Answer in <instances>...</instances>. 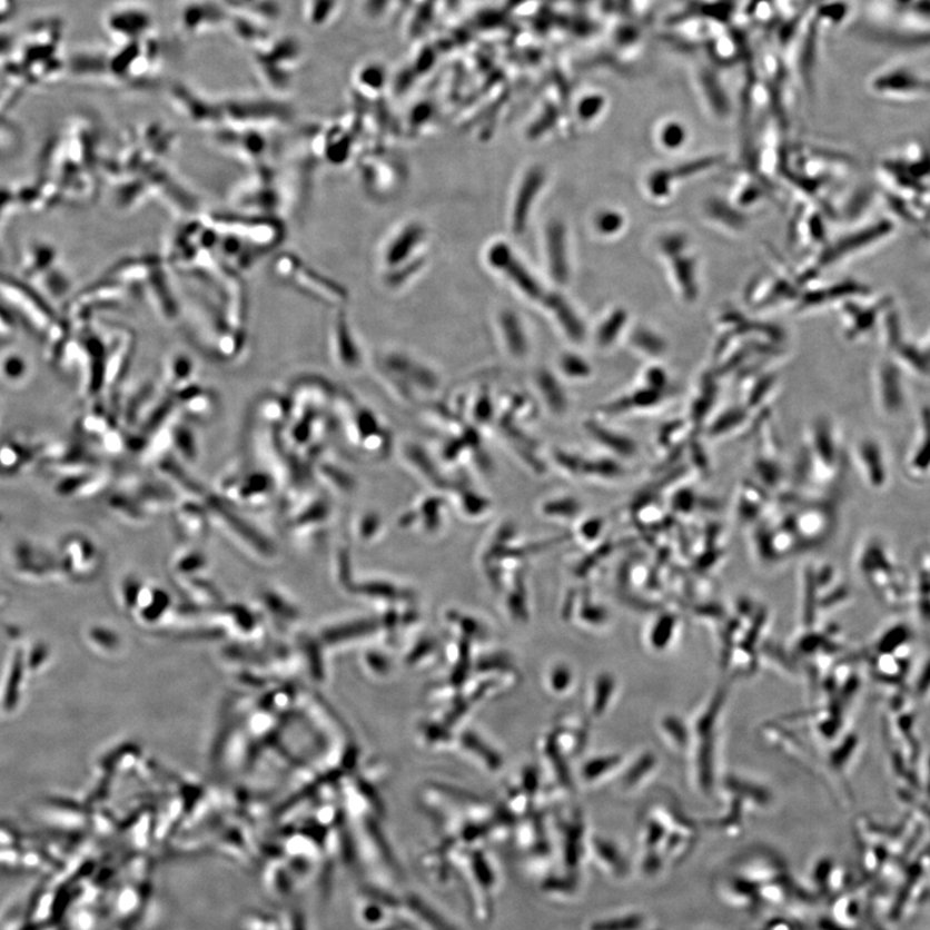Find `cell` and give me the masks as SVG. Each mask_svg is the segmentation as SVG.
Returning a JSON list of instances; mask_svg holds the SVG:
<instances>
[{
  "label": "cell",
  "instance_id": "obj_44",
  "mask_svg": "<svg viewBox=\"0 0 930 930\" xmlns=\"http://www.w3.org/2000/svg\"><path fill=\"white\" fill-rule=\"evenodd\" d=\"M221 2L228 7L229 11H246L260 0H221Z\"/></svg>",
  "mask_w": 930,
  "mask_h": 930
},
{
  "label": "cell",
  "instance_id": "obj_24",
  "mask_svg": "<svg viewBox=\"0 0 930 930\" xmlns=\"http://www.w3.org/2000/svg\"><path fill=\"white\" fill-rule=\"evenodd\" d=\"M162 376L167 392L174 395V393L198 382L197 364L187 353L175 352L166 358Z\"/></svg>",
  "mask_w": 930,
  "mask_h": 930
},
{
  "label": "cell",
  "instance_id": "obj_6",
  "mask_svg": "<svg viewBox=\"0 0 930 930\" xmlns=\"http://www.w3.org/2000/svg\"><path fill=\"white\" fill-rule=\"evenodd\" d=\"M103 33L113 46L142 42L156 34V18L150 8L133 0L110 6L103 12Z\"/></svg>",
  "mask_w": 930,
  "mask_h": 930
},
{
  "label": "cell",
  "instance_id": "obj_22",
  "mask_svg": "<svg viewBox=\"0 0 930 930\" xmlns=\"http://www.w3.org/2000/svg\"><path fill=\"white\" fill-rule=\"evenodd\" d=\"M135 336L126 328H118L113 340L107 347V384L117 386L122 380L131 365L135 349Z\"/></svg>",
  "mask_w": 930,
  "mask_h": 930
},
{
  "label": "cell",
  "instance_id": "obj_32",
  "mask_svg": "<svg viewBox=\"0 0 930 930\" xmlns=\"http://www.w3.org/2000/svg\"><path fill=\"white\" fill-rule=\"evenodd\" d=\"M310 471L320 484L327 485L335 492L346 494L355 488V481L350 475L332 462L318 458L310 465Z\"/></svg>",
  "mask_w": 930,
  "mask_h": 930
},
{
  "label": "cell",
  "instance_id": "obj_14",
  "mask_svg": "<svg viewBox=\"0 0 930 930\" xmlns=\"http://www.w3.org/2000/svg\"><path fill=\"white\" fill-rule=\"evenodd\" d=\"M873 397L881 415L897 418L908 405L901 370L891 365H881L873 376Z\"/></svg>",
  "mask_w": 930,
  "mask_h": 930
},
{
  "label": "cell",
  "instance_id": "obj_4",
  "mask_svg": "<svg viewBox=\"0 0 930 930\" xmlns=\"http://www.w3.org/2000/svg\"><path fill=\"white\" fill-rule=\"evenodd\" d=\"M220 102L222 127L268 131L290 122L294 117L293 108L271 95L231 96Z\"/></svg>",
  "mask_w": 930,
  "mask_h": 930
},
{
  "label": "cell",
  "instance_id": "obj_3",
  "mask_svg": "<svg viewBox=\"0 0 930 930\" xmlns=\"http://www.w3.org/2000/svg\"><path fill=\"white\" fill-rule=\"evenodd\" d=\"M205 504L210 513L212 528H216L233 547L261 563H271L277 560L276 544L250 521L238 515L237 508L221 501L212 492Z\"/></svg>",
  "mask_w": 930,
  "mask_h": 930
},
{
  "label": "cell",
  "instance_id": "obj_1",
  "mask_svg": "<svg viewBox=\"0 0 930 930\" xmlns=\"http://www.w3.org/2000/svg\"><path fill=\"white\" fill-rule=\"evenodd\" d=\"M250 53L253 69L264 90L284 99L293 90L306 59L301 39L295 34L273 36Z\"/></svg>",
  "mask_w": 930,
  "mask_h": 930
},
{
  "label": "cell",
  "instance_id": "obj_5",
  "mask_svg": "<svg viewBox=\"0 0 930 930\" xmlns=\"http://www.w3.org/2000/svg\"><path fill=\"white\" fill-rule=\"evenodd\" d=\"M284 507L287 534L298 547L316 544L333 516L330 502L319 495L303 494Z\"/></svg>",
  "mask_w": 930,
  "mask_h": 930
},
{
  "label": "cell",
  "instance_id": "obj_15",
  "mask_svg": "<svg viewBox=\"0 0 930 930\" xmlns=\"http://www.w3.org/2000/svg\"><path fill=\"white\" fill-rule=\"evenodd\" d=\"M811 456L820 478L829 483L839 472V446L835 432L828 421H815L811 428Z\"/></svg>",
  "mask_w": 930,
  "mask_h": 930
},
{
  "label": "cell",
  "instance_id": "obj_13",
  "mask_svg": "<svg viewBox=\"0 0 930 930\" xmlns=\"http://www.w3.org/2000/svg\"><path fill=\"white\" fill-rule=\"evenodd\" d=\"M157 477L171 488L180 499L205 503L211 494L196 477L190 475L188 465L181 463L171 453L154 465Z\"/></svg>",
  "mask_w": 930,
  "mask_h": 930
},
{
  "label": "cell",
  "instance_id": "obj_9",
  "mask_svg": "<svg viewBox=\"0 0 930 930\" xmlns=\"http://www.w3.org/2000/svg\"><path fill=\"white\" fill-rule=\"evenodd\" d=\"M167 96L176 113L189 123L215 131L222 127L220 100H215L184 82L172 83Z\"/></svg>",
  "mask_w": 930,
  "mask_h": 930
},
{
  "label": "cell",
  "instance_id": "obj_23",
  "mask_svg": "<svg viewBox=\"0 0 930 930\" xmlns=\"http://www.w3.org/2000/svg\"><path fill=\"white\" fill-rule=\"evenodd\" d=\"M162 393L157 388V383L154 380H146L135 388L132 395L126 399L125 405L120 408L122 413L123 426L127 431H135L144 419V416L150 410L151 406Z\"/></svg>",
  "mask_w": 930,
  "mask_h": 930
},
{
  "label": "cell",
  "instance_id": "obj_40",
  "mask_svg": "<svg viewBox=\"0 0 930 930\" xmlns=\"http://www.w3.org/2000/svg\"><path fill=\"white\" fill-rule=\"evenodd\" d=\"M380 520L374 513H366L357 520L355 535L359 542H370L379 531Z\"/></svg>",
  "mask_w": 930,
  "mask_h": 930
},
{
  "label": "cell",
  "instance_id": "obj_21",
  "mask_svg": "<svg viewBox=\"0 0 930 930\" xmlns=\"http://www.w3.org/2000/svg\"><path fill=\"white\" fill-rule=\"evenodd\" d=\"M226 31L237 43L253 52L271 39V27L254 16L240 11H230Z\"/></svg>",
  "mask_w": 930,
  "mask_h": 930
},
{
  "label": "cell",
  "instance_id": "obj_17",
  "mask_svg": "<svg viewBox=\"0 0 930 930\" xmlns=\"http://www.w3.org/2000/svg\"><path fill=\"white\" fill-rule=\"evenodd\" d=\"M179 412L188 419L206 422L214 418L219 407V397L211 388L202 386L199 382L190 384L187 388L174 393Z\"/></svg>",
  "mask_w": 930,
  "mask_h": 930
},
{
  "label": "cell",
  "instance_id": "obj_27",
  "mask_svg": "<svg viewBox=\"0 0 930 930\" xmlns=\"http://www.w3.org/2000/svg\"><path fill=\"white\" fill-rule=\"evenodd\" d=\"M107 509L119 523L127 526L146 527L151 523V517L141 505L120 488L108 496Z\"/></svg>",
  "mask_w": 930,
  "mask_h": 930
},
{
  "label": "cell",
  "instance_id": "obj_41",
  "mask_svg": "<svg viewBox=\"0 0 930 930\" xmlns=\"http://www.w3.org/2000/svg\"><path fill=\"white\" fill-rule=\"evenodd\" d=\"M744 419V415L740 410H731L726 412L724 416L718 419L715 426L712 424L711 435L712 436H721V433H726L729 431L735 429L742 421Z\"/></svg>",
  "mask_w": 930,
  "mask_h": 930
},
{
  "label": "cell",
  "instance_id": "obj_2",
  "mask_svg": "<svg viewBox=\"0 0 930 930\" xmlns=\"http://www.w3.org/2000/svg\"><path fill=\"white\" fill-rule=\"evenodd\" d=\"M215 495L235 508L263 509L276 501L279 487L259 465L231 464L215 484Z\"/></svg>",
  "mask_w": 930,
  "mask_h": 930
},
{
  "label": "cell",
  "instance_id": "obj_28",
  "mask_svg": "<svg viewBox=\"0 0 930 930\" xmlns=\"http://www.w3.org/2000/svg\"><path fill=\"white\" fill-rule=\"evenodd\" d=\"M33 366L19 350L0 353V384L10 389H19L30 380Z\"/></svg>",
  "mask_w": 930,
  "mask_h": 930
},
{
  "label": "cell",
  "instance_id": "obj_34",
  "mask_svg": "<svg viewBox=\"0 0 930 930\" xmlns=\"http://www.w3.org/2000/svg\"><path fill=\"white\" fill-rule=\"evenodd\" d=\"M677 620L675 615L664 614L661 616L659 621L655 622L651 630V635H649V643L656 649V651H663L664 647H667L671 643V639L673 637V632L676 630Z\"/></svg>",
  "mask_w": 930,
  "mask_h": 930
},
{
  "label": "cell",
  "instance_id": "obj_26",
  "mask_svg": "<svg viewBox=\"0 0 930 930\" xmlns=\"http://www.w3.org/2000/svg\"><path fill=\"white\" fill-rule=\"evenodd\" d=\"M332 347L336 364L343 370H357L360 366V355L356 340L353 339V335L349 332L346 318L343 316L336 318V324L333 328Z\"/></svg>",
  "mask_w": 930,
  "mask_h": 930
},
{
  "label": "cell",
  "instance_id": "obj_30",
  "mask_svg": "<svg viewBox=\"0 0 930 930\" xmlns=\"http://www.w3.org/2000/svg\"><path fill=\"white\" fill-rule=\"evenodd\" d=\"M340 10V0H303L301 19L313 30L330 27Z\"/></svg>",
  "mask_w": 930,
  "mask_h": 930
},
{
  "label": "cell",
  "instance_id": "obj_36",
  "mask_svg": "<svg viewBox=\"0 0 930 930\" xmlns=\"http://www.w3.org/2000/svg\"><path fill=\"white\" fill-rule=\"evenodd\" d=\"M581 504L572 498L547 501L543 504V513L550 518L568 520L578 515Z\"/></svg>",
  "mask_w": 930,
  "mask_h": 930
},
{
  "label": "cell",
  "instance_id": "obj_42",
  "mask_svg": "<svg viewBox=\"0 0 930 930\" xmlns=\"http://www.w3.org/2000/svg\"><path fill=\"white\" fill-rule=\"evenodd\" d=\"M655 760L653 756L646 755L643 759H640L637 763L631 768L629 778V784H631L630 788H635V784L640 780H643L645 776L644 774L653 772Z\"/></svg>",
  "mask_w": 930,
  "mask_h": 930
},
{
  "label": "cell",
  "instance_id": "obj_12",
  "mask_svg": "<svg viewBox=\"0 0 930 930\" xmlns=\"http://www.w3.org/2000/svg\"><path fill=\"white\" fill-rule=\"evenodd\" d=\"M119 488L131 495L151 518L172 513L176 504L180 501L179 496L159 478L149 479L135 476L123 481Z\"/></svg>",
  "mask_w": 930,
  "mask_h": 930
},
{
  "label": "cell",
  "instance_id": "obj_18",
  "mask_svg": "<svg viewBox=\"0 0 930 930\" xmlns=\"http://www.w3.org/2000/svg\"><path fill=\"white\" fill-rule=\"evenodd\" d=\"M59 548L61 558L70 571L92 572L100 564L101 552L99 545L85 534L70 533L63 536Z\"/></svg>",
  "mask_w": 930,
  "mask_h": 930
},
{
  "label": "cell",
  "instance_id": "obj_25",
  "mask_svg": "<svg viewBox=\"0 0 930 930\" xmlns=\"http://www.w3.org/2000/svg\"><path fill=\"white\" fill-rule=\"evenodd\" d=\"M254 414L264 426L283 429L290 422L293 414L290 397L279 393H267L256 400Z\"/></svg>",
  "mask_w": 930,
  "mask_h": 930
},
{
  "label": "cell",
  "instance_id": "obj_31",
  "mask_svg": "<svg viewBox=\"0 0 930 930\" xmlns=\"http://www.w3.org/2000/svg\"><path fill=\"white\" fill-rule=\"evenodd\" d=\"M587 431L595 438L596 443L604 446L606 451L620 456V458H632L637 453L635 441L622 433L607 429L597 423H587Z\"/></svg>",
  "mask_w": 930,
  "mask_h": 930
},
{
  "label": "cell",
  "instance_id": "obj_43",
  "mask_svg": "<svg viewBox=\"0 0 930 930\" xmlns=\"http://www.w3.org/2000/svg\"><path fill=\"white\" fill-rule=\"evenodd\" d=\"M18 0H0V28L14 18Z\"/></svg>",
  "mask_w": 930,
  "mask_h": 930
},
{
  "label": "cell",
  "instance_id": "obj_16",
  "mask_svg": "<svg viewBox=\"0 0 930 930\" xmlns=\"http://www.w3.org/2000/svg\"><path fill=\"white\" fill-rule=\"evenodd\" d=\"M854 462L862 479L872 491L881 492L889 481V465L883 446L873 438L858 441Z\"/></svg>",
  "mask_w": 930,
  "mask_h": 930
},
{
  "label": "cell",
  "instance_id": "obj_35",
  "mask_svg": "<svg viewBox=\"0 0 930 930\" xmlns=\"http://www.w3.org/2000/svg\"><path fill=\"white\" fill-rule=\"evenodd\" d=\"M199 547H184L172 557V567L181 572L199 571L207 565V557Z\"/></svg>",
  "mask_w": 930,
  "mask_h": 930
},
{
  "label": "cell",
  "instance_id": "obj_11",
  "mask_svg": "<svg viewBox=\"0 0 930 930\" xmlns=\"http://www.w3.org/2000/svg\"><path fill=\"white\" fill-rule=\"evenodd\" d=\"M266 135L267 131L222 127L216 130L215 142L233 157L247 160L251 165H260L270 154Z\"/></svg>",
  "mask_w": 930,
  "mask_h": 930
},
{
  "label": "cell",
  "instance_id": "obj_10",
  "mask_svg": "<svg viewBox=\"0 0 930 930\" xmlns=\"http://www.w3.org/2000/svg\"><path fill=\"white\" fill-rule=\"evenodd\" d=\"M273 273L287 285L311 298H338L340 291L319 273L313 270L298 256L283 254L273 263Z\"/></svg>",
  "mask_w": 930,
  "mask_h": 930
},
{
  "label": "cell",
  "instance_id": "obj_8",
  "mask_svg": "<svg viewBox=\"0 0 930 930\" xmlns=\"http://www.w3.org/2000/svg\"><path fill=\"white\" fill-rule=\"evenodd\" d=\"M230 11L221 0H182L176 11V28L195 39L226 30Z\"/></svg>",
  "mask_w": 930,
  "mask_h": 930
},
{
  "label": "cell",
  "instance_id": "obj_20",
  "mask_svg": "<svg viewBox=\"0 0 930 930\" xmlns=\"http://www.w3.org/2000/svg\"><path fill=\"white\" fill-rule=\"evenodd\" d=\"M171 515L176 527L191 542H204L211 532L210 513L202 502L180 499Z\"/></svg>",
  "mask_w": 930,
  "mask_h": 930
},
{
  "label": "cell",
  "instance_id": "obj_29",
  "mask_svg": "<svg viewBox=\"0 0 930 930\" xmlns=\"http://www.w3.org/2000/svg\"><path fill=\"white\" fill-rule=\"evenodd\" d=\"M172 454L181 463L194 465L199 458V441L197 432L188 422L176 418L171 426Z\"/></svg>",
  "mask_w": 930,
  "mask_h": 930
},
{
  "label": "cell",
  "instance_id": "obj_39",
  "mask_svg": "<svg viewBox=\"0 0 930 930\" xmlns=\"http://www.w3.org/2000/svg\"><path fill=\"white\" fill-rule=\"evenodd\" d=\"M663 729L665 736L675 744L676 749H684L689 743V732L685 725L681 724L675 718H667L663 720Z\"/></svg>",
  "mask_w": 930,
  "mask_h": 930
},
{
  "label": "cell",
  "instance_id": "obj_38",
  "mask_svg": "<svg viewBox=\"0 0 930 930\" xmlns=\"http://www.w3.org/2000/svg\"><path fill=\"white\" fill-rule=\"evenodd\" d=\"M561 372L574 380L588 379L592 374L591 367L585 364V360L575 356H565L561 360Z\"/></svg>",
  "mask_w": 930,
  "mask_h": 930
},
{
  "label": "cell",
  "instance_id": "obj_37",
  "mask_svg": "<svg viewBox=\"0 0 930 930\" xmlns=\"http://www.w3.org/2000/svg\"><path fill=\"white\" fill-rule=\"evenodd\" d=\"M910 636V631L902 624L897 625L892 630H888L878 644V653L893 654L896 649H901L906 643H909Z\"/></svg>",
  "mask_w": 930,
  "mask_h": 930
},
{
  "label": "cell",
  "instance_id": "obj_33",
  "mask_svg": "<svg viewBox=\"0 0 930 930\" xmlns=\"http://www.w3.org/2000/svg\"><path fill=\"white\" fill-rule=\"evenodd\" d=\"M536 386L541 389V395L553 415H564L567 408V399L564 395L563 388L555 378L547 372H542L536 378Z\"/></svg>",
  "mask_w": 930,
  "mask_h": 930
},
{
  "label": "cell",
  "instance_id": "obj_7",
  "mask_svg": "<svg viewBox=\"0 0 930 930\" xmlns=\"http://www.w3.org/2000/svg\"><path fill=\"white\" fill-rule=\"evenodd\" d=\"M891 558L886 545L878 540L865 542L857 558L858 567L868 578L865 581L887 603H894L893 598H901L903 595L902 573Z\"/></svg>",
  "mask_w": 930,
  "mask_h": 930
},
{
  "label": "cell",
  "instance_id": "obj_19",
  "mask_svg": "<svg viewBox=\"0 0 930 930\" xmlns=\"http://www.w3.org/2000/svg\"><path fill=\"white\" fill-rule=\"evenodd\" d=\"M906 469L912 478L930 477V406L920 408L917 421L916 436L912 438Z\"/></svg>",
  "mask_w": 930,
  "mask_h": 930
}]
</instances>
